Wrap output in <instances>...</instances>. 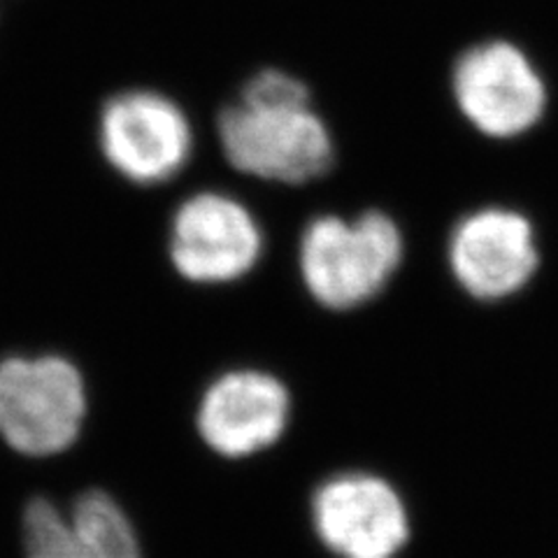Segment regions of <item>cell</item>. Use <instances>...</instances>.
<instances>
[{"label":"cell","instance_id":"obj_10","mask_svg":"<svg viewBox=\"0 0 558 558\" xmlns=\"http://www.w3.org/2000/svg\"><path fill=\"white\" fill-rule=\"evenodd\" d=\"M68 517L89 558H143L131 519L105 492H84Z\"/></svg>","mask_w":558,"mask_h":558},{"label":"cell","instance_id":"obj_1","mask_svg":"<svg viewBox=\"0 0 558 558\" xmlns=\"http://www.w3.org/2000/svg\"><path fill=\"white\" fill-rule=\"evenodd\" d=\"M226 159L260 180L303 184L333 163V140L295 77L266 70L219 117Z\"/></svg>","mask_w":558,"mask_h":558},{"label":"cell","instance_id":"obj_4","mask_svg":"<svg viewBox=\"0 0 558 558\" xmlns=\"http://www.w3.org/2000/svg\"><path fill=\"white\" fill-rule=\"evenodd\" d=\"M453 96L470 124L498 140L529 133L547 108L543 75L517 45L505 40L465 51L453 68Z\"/></svg>","mask_w":558,"mask_h":558},{"label":"cell","instance_id":"obj_2","mask_svg":"<svg viewBox=\"0 0 558 558\" xmlns=\"http://www.w3.org/2000/svg\"><path fill=\"white\" fill-rule=\"evenodd\" d=\"M403 258L398 226L381 213L354 221L314 219L301 242V272L312 299L330 310H352L389 284Z\"/></svg>","mask_w":558,"mask_h":558},{"label":"cell","instance_id":"obj_3","mask_svg":"<svg viewBox=\"0 0 558 558\" xmlns=\"http://www.w3.org/2000/svg\"><path fill=\"white\" fill-rule=\"evenodd\" d=\"M86 414V389L73 361L57 354L0 361V435L24 457L73 447Z\"/></svg>","mask_w":558,"mask_h":558},{"label":"cell","instance_id":"obj_6","mask_svg":"<svg viewBox=\"0 0 558 558\" xmlns=\"http://www.w3.org/2000/svg\"><path fill=\"white\" fill-rule=\"evenodd\" d=\"M322 543L340 558H393L410 539V517L396 488L368 473L324 482L312 500Z\"/></svg>","mask_w":558,"mask_h":558},{"label":"cell","instance_id":"obj_11","mask_svg":"<svg viewBox=\"0 0 558 558\" xmlns=\"http://www.w3.org/2000/svg\"><path fill=\"white\" fill-rule=\"evenodd\" d=\"M22 535L26 558H89L70 517L47 498H33L26 505Z\"/></svg>","mask_w":558,"mask_h":558},{"label":"cell","instance_id":"obj_7","mask_svg":"<svg viewBox=\"0 0 558 558\" xmlns=\"http://www.w3.org/2000/svg\"><path fill=\"white\" fill-rule=\"evenodd\" d=\"M260 250L258 223L247 207L229 196L198 194L174 213L170 258L191 282H233L256 266Z\"/></svg>","mask_w":558,"mask_h":558},{"label":"cell","instance_id":"obj_5","mask_svg":"<svg viewBox=\"0 0 558 558\" xmlns=\"http://www.w3.org/2000/svg\"><path fill=\"white\" fill-rule=\"evenodd\" d=\"M191 145L189 119L156 92L119 94L100 114L105 159L135 184L170 180L189 161Z\"/></svg>","mask_w":558,"mask_h":558},{"label":"cell","instance_id":"obj_8","mask_svg":"<svg viewBox=\"0 0 558 558\" xmlns=\"http://www.w3.org/2000/svg\"><path fill=\"white\" fill-rule=\"evenodd\" d=\"M449 266L473 299H510L531 282L539 266L531 221L514 209H477L453 229Z\"/></svg>","mask_w":558,"mask_h":558},{"label":"cell","instance_id":"obj_9","mask_svg":"<svg viewBox=\"0 0 558 558\" xmlns=\"http://www.w3.org/2000/svg\"><path fill=\"white\" fill-rule=\"evenodd\" d=\"M289 410V391L277 377L233 371L205 391L196 426L209 449L226 459H244L279 440Z\"/></svg>","mask_w":558,"mask_h":558}]
</instances>
